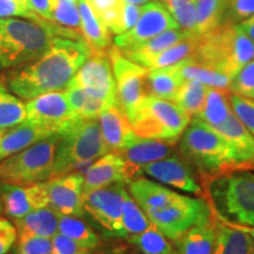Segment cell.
Returning a JSON list of instances; mask_svg holds the SVG:
<instances>
[{
    "label": "cell",
    "mask_w": 254,
    "mask_h": 254,
    "mask_svg": "<svg viewBox=\"0 0 254 254\" xmlns=\"http://www.w3.org/2000/svg\"><path fill=\"white\" fill-rule=\"evenodd\" d=\"M90 55V47L84 41L57 37L43 56L8 69L4 80L17 97L28 100L49 92L64 91Z\"/></svg>",
    "instance_id": "cell-1"
},
{
    "label": "cell",
    "mask_w": 254,
    "mask_h": 254,
    "mask_svg": "<svg viewBox=\"0 0 254 254\" xmlns=\"http://www.w3.org/2000/svg\"><path fill=\"white\" fill-rule=\"evenodd\" d=\"M57 37L68 39L56 24L45 25L31 19L0 18V69H12L41 57Z\"/></svg>",
    "instance_id": "cell-2"
},
{
    "label": "cell",
    "mask_w": 254,
    "mask_h": 254,
    "mask_svg": "<svg viewBox=\"0 0 254 254\" xmlns=\"http://www.w3.org/2000/svg\"><path fill=\"white\" fill-rule=\"evenodd\" d=\"M207 202L221 221L254 226V173L234 170L205 179Z\"/></svg>",
    "instance_id": "cell-3"
},
{
    "label": "cell",
    "mask_w": 254,
    "mask_h": 254,
    "mask_svg": "<svg viewBox=\"0 0 254 254\" xmlns=\"http://www.w3.org/2000/svg\"><path fill=\"white\" fill-rule=\"evenodd\" d=\"M192 58L232 79L254 59V43L237 25L225 24L198 38Z\"/></svg>",
    "instance_id": "cell-4"
},
{
    "label": "cell",
    "mask_w": 254,
    "mask_h": 254,
    "mask_svg": "<svg viewBox=\"0 0 254 254\" xmlns=\"http://www.w3.org/2000/svg\"><path fill=\"white\" fill-rule=\"evenodd\" d=\"M180 152L204 180L237 170L227 141L213 127L198 118L190 119L184 131L180 138Z\"/></svg>",
    "instance_id": "cell-5"
},
{
    "label": "cell",
    "mask_w": 254,
    "mask_h": 254,
    "mask_svg": "<svg viewBox=\"0 0 254 254\" xmlns=\"http://www.w3.org/2000/svg\"><path fill=\"white\" fill-rule=\"evenodd\" d=\"M59 134L52 178L67 174L110 152L101 134L98 118L86 119L75 117L64 127Z\"/></svg>",
    "instance_id": "cell-6"
},
{
    "label": "cell",
    "mask_w": 254,
    "mask_h": 254,
    "mask_svg": "<svg viewBox=\"0 0 254 254\" xmlns=\"http://www.w3.org/2000/svg\"><path fill=\"white\" fill-rule=\"evenodd\" d=\"M127 117L139 136L172 145L182 138L192 119L173 101L152 95H147Z\"/></svg>",
    "instance_id": "cell-7"
},
{
    "label": "cell",
    "mask_w": 254,
    "mask_h": 254,
    "mask_svg": "<svg viewBox=\"0 0 254 254\" xmlns=\"http://www.w3.org/2000/svg\"><path fill=\"white\" fill-rule=\"evenodd\" d=\"M59 139V132L55 133L0 161V183L26 186L50 180L55 170Z\"/></svg>",
    "instance_id": "cell-8"
},
{
    "label": "cell",
    "mask_w": 254,
    "mask_h": 254,
    "mask_svg": "<svg viewBox=\"0 0 254 254\" xmlns=\"http://www.w3.org/2000/svg\"><path fill=\"white\" fill-rule=\"evenodd\" d=\"M147 217L171 241L177 240L196 225L208 224L213 220V213L207 201L183 194L172 205Z\"/></svg>",
    "instance_id": "cell-9"
},
{
    "label": "cell",
    "mask_w": 254,
    "mask_h": 254,
    "mask_svg": "<svg viewBox=\"0 0 254 254\" xmlns=\"http://www.w3.org/2000/svg\"><path fill=\"white\" fill-rule=\"evenodd\" d=\"M107 52L112 63L119 104L128 114L148 95V68L126 58L116 45L111 46Z\"/></svg>",
    "instance_id": "cell-10"
},
{
    "label": "cell",
    "mask_w": 254,
    "mask_h": 254,
    "mask_svg": "<svg viewBox=\"0 0 254 254\" xmlns=\"http://www.w3.org/2000/svg\"><path fill=\"white\" fill-rule=\"evenodd\" d=\"M107 51H91L90 57L69 82L80 86L91 97L103 101L109 107L119 104V100Z\"/></svg>",
    "instance_id": "cell-11"
},
{
    "label": "cell",
    "mask_w": 254,
    "mask_h": 254,
    "mask_svg": "<svg viewBox=\"0 0 254 254\" xmlns=\"http://www.w3.org/2000/svg\"><path fill=\"white\" fill-rule=\"evenodd\" d=\"M124 193L123 184H113L84 193V211L113 237H125L123 228Z\"/></svg>",
    "instance_id": "cell-12"
},
{
    "label": "cell",
    "mask_w": 254,
    "mask_h": 254,
    "mask_svg": "<svg viewBox=\"0 0 254 254\" xmlns=\"http://www.w3.org/2000/svg\"><path fill=\"white\" fill-rule=\"evenodd\" d=\"M178 28V25L164 2L151 1L142 5V11L131 30L114 38V45L127 50L152 39L163 32Z\"/></svg>",
    "instance_id": "cell-13"
},
{
    "label": "cell",
    "mask_w": 254,
    "mask_h": 254,
    "mask_svg": "<svg viewBox=\"0 0 254 254\" xmlns=\"http://www.w3.org/2000/svg\"><path fill=\"white\" fill-rule=\"evenodd\" d=\"M26 122L51 132L58 133L77 117L73 112L65 90L49 92L26 103Z\"/></svg>",
    "instance_id": "cell-14"
},
{
    "label": "cell",
    "mask_w": 254,
    "mask_h": 254,
    "mask_svg": "<svg viewBox=\"0 0 254 254\" xmlns=\"http://www.w3.org/2000/svg\"><path fill=\"white\" fill-rule=\"evenodd\" d=\"M140 168L128 164L122 155L109 152L90 165L84 177V193L113 184H126L141 174Z\"/></svg>",
    "instance_id": "cell-15"
},
{
    "label": "cell",
    "mask_w": 254,
    "mask_h": 254,
    "mask_svg": "<svg viewBox=\"0 0 254 254\" xmlns=\"http://www.w3.org/2000/svg\"><path fill=\"white\" fill-rule=\"evenodd\" d=\"M0 196L5 213L14 220L23 218L34 209L50 206L46 182L31 184L25 187L13 184H0Z\"/></svg>",
    "instance_id": "cell-16"
},
{
    "label": "cell",
    "mask_w": 254,
    "mask_h": 254,
    "mask_svg": "<svg viewBox=\"0 0 254 254\" xmlns=\"http://www.w3.org/2000/svg\"><path fill=\"white\" fill-rule=\"evenodd\" d=\"M50 207L60 215L82 217L84 211V176L64 174L47 182Z\"/></svg>",
    "instance_id": "cell-17"
},
{
    "label": "cell",
    "mask_w": 254,
    "mask_h": 254,
    "mask_svg": "<svg viewBox=\"0 0 254 254\" xmlns=\"http://www.w3.org/2000/svg\"><path fill=\"white\" fill-rule=\"evenodd\" d=\"M141 170L142 173L165 185L172 186L174 189L192 194H202L201 186L196 183L190 168L177 155L145 165Z\"/></svg>",
    "instance_id": "cell-18"
},
{
    "label": "cell",
    "mask_w": 254,
    "mask_h": 254,
    "mask_svg": "<svg viewBox=\"0 0 254 254\" xmlns=\"http://www.w3.org/2000/svg\"><path fill=\"white\" fill-rule=\"evenodd\" d=\"M213 128L230 145L237 170L254 168V136L234 112L224 124Z\"/></svg>",
    "instance_id": "cell-19"
},
{
    "label": "cell",
    "mask_w": 254,
    "mask_h": 254,
    "mask_svg": "<svg viewBox=\"0 0 254 254\" xmlns=\"http://www.w3.org/2000/svg\"><path fill=\"white\" fill-rule=\"evenodd\" d=\"M99 125L101 134L110 152H119L138 138L129 123L128 117L120 104H114L100 113Z\"/></svg>",
    "instance_id": "cell-20"
},
{
    "label": "cell",
    "mask_w": 254,
    "mask_h": 254,
    "mask_svg": "<svg viewBox=\"0 0 254 254\" xmlns=\"http://www.w3.org/2000/svg\"><path fill=\"white\" fill-rule=\"evenodd\" d=\"M81 37L91 51H107L112 46L111 31L94 5L93 0H79Z\"/></svg>",
    "instance_id": "cell-21"
},
{
    "label": "cell",
    "mask_w": 254,
    "mask_h": 254,
    "mask_svg": "<svg viewBox=\"0 0 254 254\" xmlns=\"http://www.w3.org/2000/svg\"><path fill=\"white\" fill-rule=\"evenodd\" d=\"M132 198L140 206L146 215L166 208L180 198L179 193L167 189L160 184L145 178H138L129 183Z\"/></svg>",
    "instance_id": "cell-22"
},
{
    "label": "cell",
    "mask_w": 254,
    "mask_h": 254,
    "mask_svg": "<svg viewBox=\"0 0 254 254\" xmlns=\"http://www.w3.org/2000/svg\"><path fill=\"white\" fill-rule=\"evenodd\" d=\"M117 153L122 155L128 164L141 170L145 165L172 157L174 151L173 145L170 142L138 136L132 144Z\"/></svg>",
    "instance_id": "cell-23"
},
{
    "label": "cell",
    "mask_w": 254,
    "mask_h": 254,
    "mask_svg": "<svg viewBox=\"0 0 254 254\" xmlns=\"http://www.w3.org/2000/svg\"><path fill=\"white\" fill-rule=\"evenodd\" d=\"M52 134L55 133L50 129L33 125L25 120L24 123L13 127L11 131L6 132L0 139V161L30 147L31 145L43 139L49 138Z\"/></svg>",
    "instance_id": "cell-24"
},
{
    "label": "cell",
    "mask_w": 254,
    "mask_h": 254,
    "mask_svg": "<svg viewBox=\"0 0 254 254\" xmlns=\"http://www.w3.org/2000/svg\"><path fill=\"white\" fill-rule=\"evenodd\" d=\"M60 214L50 207L34 209L23 218L17 219L18 240L32 237H41L52 239L58 233Z\"/></svg>",
    "instance_id": "cell-25"
},
{
    "label": "cell",
    "mask_w": 254,
    "mask_h": 254,
    "mask_svg": "<svg viewBox=\"0 0 254 254\" xmlns=\"http://www.w3.org/2000/svg\"><path fill=\"white\" fill-rule=\"evenodd\" d=\"M215 240L217 224L213 215L211 222L190 228L172 243L176 254H213Z\"/></svg>",
    "instance_id": "cell-26"
},
{
    "label": "cell",
    "mask_w": 254,
    "mask_h": 254,
    "mask_svg": "<svg viewBox=\"0 0 254 254\" xmlns=\"http://www.w3.org/2000/svg\"><path fill=\"white\" fill-rule=\"evenodd\" d=\"M189 36L185 32L178 28H171L163 32V33L158 34L152 39L145 41V43L136 45L134 47L127 50H120L126 58H128L132 62H134L139 65H144V63L147 59L152 58V57L158 55V53L163 52L164 50L168 49L174 44L179 43L184 38Z\"/></svg>",
    "instance_id": "cell-27"
},
{
    "label": "cell",
    "mask_w": 254,
    "mask_h": 254,
    "mask_svg": "<svg viewBox=\"0 0 254 254\" xmlns=\"http://www.w3.org/2000/svg\"><path fill=\"white\" fill-rule=\"evenodd\" d=\"M183 82L184 78L177 64L168 67L148 69L147 92L152 97L173 101Z\"/></svg>",
    "instance_id": "cell-28"
},
{
    "label": "cell",
    "mask_w": 254,
    "mask_h": 254,
    "mask_svg": "<svg viewBox=\"0 0 254 254\" xmlns=\"http://www.w3.org/2000/svg\"><path fill=\"white\" fill-rule=\"evenodd\" d=\"M230 90L209 87L201 111L194 118H198L212 127L220 126L233 112L230 100Z\"/></svg>",
    "instance_id": "cell-29"
},
{
    "label": "cell",
    "mask_w": 254,
    "mask_h": 254,
    "mask_svg": "<svg viewBox=\"0 0 254 254\" xmlns=\"http://www.w3.org/2000/svg\"><path fill=\"white\" fill-rule=\"evenodd\" d=\"M215 224L217 240L213 254H254V240L250 236L227 226L217 218Z\"/></svg>",
    "instance_id": "cell-30"
},
{
    "label": "cell",
    "mask_w": 254,
    "mask_h": 254,
    "mask_svg": "<svg viewBox=\"0 0 254 254\" xmlns=\"http://www.w3.org/2000/svg\"><path fill=\"white\" fill-rule=\"evenodd\" d=\"M26 104L17 98L0 78V129L13 128L26 120Z\"/></svg>",
    "instance_id": "cell-31"
},
{
    "label": "cell",
    "mask_w": 254,
    "mask_h": 254,
    "mask_svg": "<svg viewBox=\"0 0 254 254\" xmlns=\"http://www.w3.org/2000/svg\"><path fill=\"white\" fill-rule=\"evenodd\" d=\"M177 66L184 80H196L208 87L226 88V90L230 87V77L206 67L193 58L183 60L178 63Z\"/></svg>",
    "instance_id": "cell-32"
},
{
    "label": "cell",
    "mask_w": 254,
    "mask_h": 254,
    "mask_svg": "<svg viewBox=\"0 0 254 254\" xmlns=\"http://www.w3.org/2000/svg\"><path fill=\"white\" fill-rule=\"evenodd\" d=\"M198 38L199 37L194 36L185 37L179 43L174 44V45L168 47V49L164 50L163 52L158 53V55L153 56L152 58L146 60L142 66L148 69L163 68L176 65V64L183 62L185 59L192 58Z\"/></svg>",
    "instance_id": "cell-33"
},
{
    "label": "cell",
    "mask_w": 254,
    "mask_h": 254,
    "mask_svg": "<svg viewBox=\"0 0 254 254\" xmlns=\"http://www.w3.org/2000/svg\"><path fill=\"white\" fill-rule=\"evenodd\" d=\"M196 6V34L204 36L208 32L224 25L225 0H195Z\"/></svg>",
    "instance_id": "cell-34"
},
{
    "label": "cell",
    "mask_w": 254,
    "mask_h": 254,
    "mask_svg": "<svg viewBox=\"0 0 254 254\" xmlns=\"http://www.w3.org/2000/svg\"><path fill=\"white\" fill-rule=\"evenodd\" d=\"M142 6L128 4L124 0H118L109 13L103 17L111 33L119 36L134 26L140 17Z\"/></svg>",
    "instance_id": "cell-35"
},
{
    "label": "cell",
    "mask_w": 254,
    "mask_h": 254,
    "mask_svg": "<svg viewBox=\"0 0 254 254\" xmlns=\"http://www.w3.org/2000/svg\"><path fill=\"white\" fill-rule=\"evenodd\" d=\"M208 86L196 80H184L173 103L177 104L190 118L198 116L204 106Z\"/></svg>",
    "instance_id": "cell-36"
},
{
    "label": "cell",
    "mask_w": 254,
    "mask_h": 254,
    "mask_svg": "<svg viewBox=\"0 0 254 254\" xmlns=\"http://www.w3.org/2000/svg\"><path fill=\"white\" fill-rule=\"evenodd\" d=\"M58 232L90 250L94 251L101 245L98 234L78 217L60 215Z\"/></svg>",
    "instance_id": "cell-37"
},
{
    "label": "cell",
    "mask_w": 254,
    "mask_h": 254,
    "mask_svg": "<svg viewBox=\"0 0 254 254\" xmlns=\"http://www.w3.org/2000/svg\"><path fill=\"white\" fill-rule=\"evenodd\" d=\"M53 24L58 25L67 33L68 39L82 40L81 37V19L78 2L74 0H58L55 13H53ZM85 43V41H84Z\"/></svg>",
    "instance_id": "cell-38"
},
{
    "label": "cell",
    "mask_w": 254,
    "mask_h": 254,
    "mask_svg": "<svg viewBox=\"0 0 254 254\" xmlns=\"http://www.w3.org/2000/svg\"><path fill=\"white\" fill-rule=\"evenodd\" d=\"M65 92L73 112L77 114V117H80V118H99L100 113L105 109H107V106L103 101L91 97L80 86L73 84V82H69L68 86L65 88Z\"/></svg>",
    "instance_id": "cell-39"
},
{
    "label": "cell",
    "mask_w": 254,
    "mask_h": 254,
    "mask_svg": "<svg viewBox=\"0 0 254 254\" xmlns=\"http://www.w3.org/2000/svg\"><path fill=\"white\" fill-rule=\"evenodd\" d=\"M125 239L135 245L144 254H176L173 244H171L153 224L141 233L128 236Z\"/></svg>",
    "instance_id": "cell-40"
},
{
    "label": "cell",
    "mask_w": 254,
    "mask_h": 254,
    "mask_svg": "<svg viewBox=\"0 0 254 254\" xmlns=\"http://www.w3.org/2000/svg\"><path fill=\"white\" fill-rule=\"evenodd\" d=\"M151 225L152 222L145 212L125 190L123 204V228L125 233L124 238L141 233Z\"/></svg>",
    "instance_id": "cell-41"
},
{
    "label": "cell",
    "mask_w": 254,
    "mask_h": 254,
    "mask_svg": "<svg viewBox=\"0 0 254 254\" xmlns=\"http://www.w3.org/2000/svg\"><path fill=\"white\" fill-rule=\"evenodd\" d=\"M164 4L166 5L180 30L189 36L198 37L195 0H165Z\"/></svg>",
    "instance_id": "cell-42"
},
{
    "label": "cell",
    "mask_w": 254,
    "mask_h": 254,
    "mask_svg": "<svg viewBox=\"0 0 254 254\" xmlns=\"http://www.w3.org/2000/svg\"><path fill=\"white\" fill-rule=\"evenodd\" d=\"M228 90L231 93L254 99V59L231 79Z\"/></svg>",
    "instance_id": "cell-43"
},
{
    "label": "cell",
    "mask_w": 254,
    "mask_h": 254,
    "mask_svg": "<svg viewBox=\"0 0 254 254\" xmlns=\"http://www.w3.org/2000/svg\"><path fill=\"white\" fill-rule=\"evenodd\" d=\"M230 100L234 114L254 136V99L231 93Z\"/></svg>",
    "instance_id": "cell-44"
},
{
    "label": "cell",
    "mask_w": 254,
    "mask_h": 254,
    "mask_svg": "<svg viewBox=\"0 0 254 254\" xmlns=\"http://www.w3.org/2000/svg\"><path fill=\"white\" fill-rule=\"evenodd\" d=\"M254 14V0H228L225 9L224 25H237Z\"/></svg>",
    "instance_id": "cell-45"
},
{
    "label": "cell",
    "mask_w": 254,
    "mask_h": 254,
    "mask_svg": "<svg viewBox=\"0 0 254 254\" xmlns=\"http://www.w3.org/2000/svg\"><path fill=\"white\" fill-rule=\"evenodd\" d=\"M52 254H93V250L81 246L62 233L52 237Z\"/></svg>",
    "instance_id": "cell-46"
},
{
    "label": "cell",
    "mask_w": 254,
    "mask_h": 254,
    "mask_svg": "<svg viewBox=\"0 0 254 254\" xmlns=\"http://www.w3.org/2000/svg\"><path fill=\"white\" fill-rule=\"evenodd\" d=\"M18 241L17 254H52V241L49 238L32 237Z\"/></svg>",
    "instance_id": "cell-47"
},
{
    "label": "cell",
    "mask_w": 254,
    "mask_h": 254,
    "mask_svg": "<svg viewBox=\"0 0 254 254\" xmlns=\"http://www.w3.org/2000/svg\"><path fill=\"white\" fill-rule=\"evenodd\" d=\"M18 239V232L6 219L0 218V254H6Z\"/></svg>",
    "instance_id": "cell-48"
},
{
    "label": "cell",
    "mask_w": 254,
    "mask_h": 254,
    "mask_svg": "<svg viewBox=\"0 0 254 254\" xmlns=\"http://www.w3.org/2000/svg\"><path fill=\"white\" fill-rule=\"evenodd\" d=\"M58 0H27L28 8L41 19L53 23V13Z\"/></svg>",
    "instance_id": "cell-49"
},
{
    "label": "cell",
    "mask_w": 254,
    "mask_h": 254,
    "mask_svg": "<svg viewBox=\"0 0 254 254\" xmlns=\"http://www.w3.org/2000/svg\"><path fill=\"white\" fill-rule=\"evenodd\" d=\"M237 26L239 27V30L243 32V33H245L246 36L254 43V14L249 19H246V20L237 24Z\"/></svg>",
    "instance_id": "cell-50"
},
{
    "label": "cell",
    "mask_w": 254,
    "mask_h": 254,
    "mask_svg": "<svg viewBox=\"0 0 254 254\" xmlns=\"http://www.w3.org/2000/svg\"><path fill=\"white\" fill-rule=\"evenodd\" d=\"M219 220V219H218ZM221 221V220H220ZM225 225L230 226L232 228H236V230H239L244 233H246L247 236H250L252 239L254 240V226H246V225H237V224H232V222H227V221H222Z\"/></svg>",
    "instance_id": "cell-51"
},
{
    "label": "cell",
    "mask_w": 254,
    "mask_h": 254,
    "mask_svg": "<svg viewBox=\"0 0 254 254\" xmlns=\"http://www.w3.org/2000/svg\"><path fill=\"white\" fill-rule=\"evenodd\" d=\"M124 1L128 2V4H133V5H138V6H142L147 2L154 1V0H124Z\"/></svg>",
    "instance_id": "cell-52"
},
{
    "label": "cell",
    "mask_w": 254,
    "mask_h": 254,
    "mask_svg": "<svg viewBox=\"0 0 254 254\" xmlns=\"http://www.w3.org/2000/svg\"><path fill=\"white\" fill-rule=\"evenodd\" d=\"M17 1L21 2V4L25 5V6H27V7H28V5H27V0H17Z\"/></svg>",
    "instance_id": "cell-53"
},
{
    "label": "cell",
    "mask_w": 254,
    "mask_h": 254,
    "mask_svg": "<svg viewBox=\"0 0 254 254\" xmlns=\"http://www.w3.org/2000/svg\"><path fill=\"white\" fill-rule=\"evenodd\" d=\"M6 133V129H0V139L2 138V135H4Z\"/></svg>",
    "instance_id": "cell-54"
},
{
    "label": "cell",
    "mask_w": 254,
    "mask_h": 254,
    "mask_svg": "<svg viewBox=\"0 0 254 254\" xmlns=\"http://www.w3.org/2000/svg\"><path fill=\"white\" fill-rule=\"evenodd\" d=\"M74 1H77V2H78V1H79V0H74Z\"/></svg>",
    "instance_id": "cell-55"
},
{
    "label": "cell",
    "mask_w": 254,
    "mask_h": 254,
    "mask_svg": "<svg viewBox=\"0 0 254 254\" xmlns=\"http://www.w3.org/2000/svg\"><path fill=\"white\" fill-rule=\"evenodd\" d=\"M225 1H228V0H225Z\"/></svg>",
    "instance_id": "cell-56"
},
{
    "label": "cell",
    "mask_w": 254,
    "mask_h": 254,
    "mask_svg": "<svg viewBox=\"0 0 254 254\" xmlns=\"http://www.w3.org/2000/svg\"><path fill=\"white\" fill-rule=\"evenodd\" d=\"M163 1H165V0H163Z\"/></svg>",
    "instance_id": "cell-57"
}]
</instances>
